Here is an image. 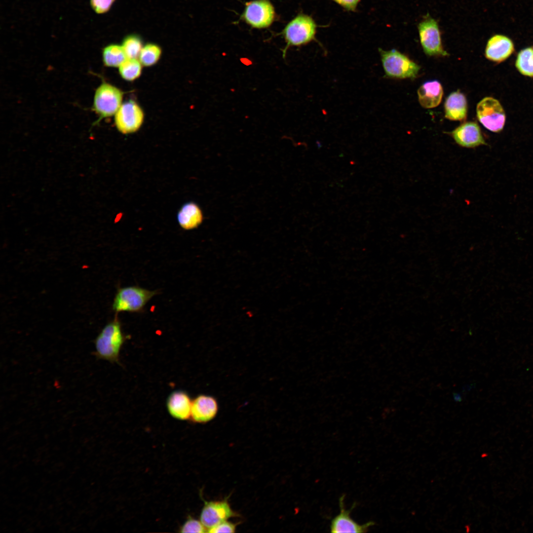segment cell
Listing matches in <instances>:
<instances>
[{
    "label": "cell",
    "mask_w": 533,
    "mask_h": 533,
    "mask_svg": "<svg viewBox=\"0 0 533 533\" xmlns=\"http://www.w3.org/2000/svg\"><path fill=\"white\" fill-rule=\"evenodd\" d=\"M514 50L512 41L508 38L500 35L491 37L486 49V57L490 60L500 62L510 56Z\"/></svg>",
    "instance_id": "cell-15"
},
{
    "label": "cell",
    "mask_w": 533,
    "mask_h": 533,
    "mask_svg": "<svg viewBox=\"0 0 533 533\" xmlns=\"http://www.w3.org/2000/svg\"><path fill=\"white\" fill-rule=\"evenodd\" d=\"M143 66L138 59L127 58L118 67L119 74L122 79L132 81L141 76Z\"/></svg>",
    "instance_id": "cell-20"
},
{
    "label": "cell",
    "mask_w": 533,
    "mask_h": 533,
    "mask_svg": "<svg viewBox=\"0 0 533 533\" xmlns=\"http://www.w3.org/2000/svg\"><path fill=\"white\" fill-rule=\"evenodd\" d=\"M161 53V48L158 45L149 43L143 46L138 59L143 66L151 67L158 62Z\"/></svg>",
    "instance_id": "cell-21"
},
{
    "label": "cell",
    "mask_w": 533,
    "mask_h": 533,
    "mask_svg": "<svg viewBox=\"0 0 533 533\" xmlns=\"http://www.w3.org/2000/svg\"><path fill=\"white\" fill-rule=\"evenodd\" d=\"M236 525L226 520L208 529L207 532L210 533H234L235 532Z\"/></svg>",
    "instance_id": "cell-26"
},
{
    "label": "cell",
    "mask_w": 533,
    "mask_h": 533,
    "mask_svg": "<svg viewBox=\"0 0 533 533\" xmlns=\"http://www.w3.org/2000/svg\"><path fill=\"white\" fill-rule=\"evenodd\" d=\"M384 76L394 79L416 78L420 66L406 55L395 49L385 50L379 48Z\"/></svg>",
    "instance_id": "cell-3"
},
{
    "label": "cell",
    "mask_w": 533,
    "mask_h": 533,
    "mask_svg": "<svg viewBox=\"0 0 533 533\" xmlns=\"http://www.w3.org/2000/svg\"><path fill=\"white\" fill-rule=\"evenodd\" d=\"M124 92L117 87L106 82L96 90L93 110L100 120L114 115L122 105Z\"/></svg>",
    "instance_id": "cell-5"
},
{
    "label": "cell",
    "mask_w": 533,
    "mask_h": 533,
    "mask_svg": "<svg viewBox=\"0 0 533 533\" xmlns=\"http://www.w3.org/2000/svg\"><path fill=\"white\" fill-rule=\"evenodd\" d=\"M218 410V403L214 397L200 394L192 400L190 419L193 422H207L215 417Z\"/></svg>",
    "instance_id": "cell-13"
},
{
    "label": "cell",
    "mask_w": 533,
    "mask_h": 533,
    "mask_svg": "<svg viewBox=\"0 0 533 533\" xmlns=\"http://www.w3.org/2000/svg\"><path fill=\"white\" fill-rule=\"evenodd\" d=\"M104 64L108 67H119L127 59L121 45L109 44L105 47L102 52Z\"/></svg>",
    "instance_id": "cell-19"
},
{
    "label": "cell",
    "mask_w": 533,
    "mask_h": 533,
    "mask_svg": "<svg viewBox=\"0 0 533 533\" xmlns=\"http://www.w3.org/2000/svg\"><path fill=\"white\" fill-rule=\"evenodd\" d=\"M318 27L314 19L306 14L300 13L292 19L281 33L286 43L283 50V58L291 46H301L312 41L319 42L316 38Z\"/></svg>",
    "instance_id": "cell-2"
},
{
    "label": "cell",
    "mask_w": 533,
    "mask_h": 533,
    "mask_svg": "<svg viewBox=\"0 0 533 533\" xmlns=\"http://www.w3.org/2000/svg\"><path fill=\"white\" fill-rule=\"evenodd\" d=\"M116 316L102 329L94 341V355L97 359L120 364L121 349L128 339Z\"/></svg>",
    "instance_id": "cell-1"
},
{
    "label": "cell",
    "mask_w": 533,
    "mask_h": 533,
    "mask_svg": "<svg viewBox=\"0 0 533 533\" xmlns=\"http://www.w3.org/2000/svg\"><path fill=\"white\" fill-rule=\"evenodd\" d=\"M344 495L339 498L340 513L334 517L331 521L330 532L333 533H362L367 532L375 523L369 521L363 524H359L352 519L350 512L353 507L346 510L344 505Z\"/></svg>",
    "instance_id": "cell-10"
},
{
    "label": "cell",
    "mask_w": 533,
    "mask_h": 533,
    "mask_svg": "<svg viewBox=\"0 0 533 533\" xmlns=\"http://www.w3.org/2000/svg\"><path fill=\"white\" fill-rule=\"evenodd\" d=\"M449 133L455 142L463 148H474L486 144L480 128L475 122L463 123Z\"/></svg>",
    "instance_id": "cell-12"
},
{
    "label": "cell",
    "mask_w": 533,
    "mask_h": 533,
    "mask_svg": "<svg viewBox=\"0 0 533 533\" xmlns=\"http://www.w3.org/2000/svg\"><path fill=\"white\" fill-rule=\"evenodd\" d=\"M177 219L182 228L190 230L197 228L201 224L203 215L199 206L190 202L185 204L181 207L178 213Z\"/></svg>",
    "instance_id": "cell-18"
},
{
    "label": "cell",
    "mask_w": 533,
    "mask_h": 533,
    "mask_svg": "<svg viewBox=\"0 0 533 533\" xmlns=\"http://www.w3.org/2000/svg\"><path fill=\"white\" fill-rule=\"evenodd\" d=\"M207 529L200 521L189 518L181 529L182 533H205Z\"/></svg>",
    "instance_id": "cell-24"
},
{
    "label": "cell",
    "mask_w": 533,
    "mask_h": 533,
    "mask_svg": "<svg viewBox=\"0 0 533 533\" xmlns=\"http://www.w3.org/2000/svg\"><path fill=\"white\" fill-rule=\"evenodd\" d=\"M144 116L141 106L135 101L129 100L123 103L115 114V126L123 134L133 133L142 126Z\"/></svg>",
    "instance_id": "cell-8"
},
{
    "label": "cell",
    "mask_w": 533,
    "mask_h": 533,
    "mask_svg": "<svg viewBox=\"0 0 533 533\" xmlns=\"http://www.w3.org/2000/svg\"><path fill=\"white\" fill-rule=\"evenodd\" d=\"M479 121L489 130L498 132L502 130L505 121L504 110L496 99L487 97L482 99L476 107Z\"/></svg>",
    "instance_id": "cell-7"
},
{
    "label": "cell",
    "mask_w": 533,
    "mask_h": 533,
    "mask_svg": "<svg viewBox=\"0 0 533 533\" xmlns=\"http://www.w3.org/2000/svg\"><path fill=\"white\" fill-rule=\"evenodd\" d=\"M467 99L464 94L459 90L453 92L445 101V117L451 120H464L467 116Z\"/></svg>",
    "instance_id": "cell-16"
},
{
    "label": "cell",
    "mask_w": 533,
    "mask_h": 533,
    "mask_svg": "<svg viewBox=\"0 0 533 533\" xmlns=\"http://www.w3.org/2000/svg\"><path fill=\"white\" fill-rule=\"evenodd\" d=\"M237 514L228 502L223 501H205L201 511L200 521L207 529H209Z\"/></svg>",
    "instance_id": "cell-11"
},
{
    "label": "cell",
    "mask_w": 533,
    "mask_h": 533,
    "mask_svg": "<svg viewBox=\"0 0 533 533\" xmlns=\"http://www.w3.org/2000/svg\"><path fill=\"white\" fill-rule=\"evenodd\" d=\"M347 11L356 12L361 0H332Z\"/></svg>",
    "instance_id": "cell-27"
},
{
    "label": "cell",
    "mask_w": 533,
    "mask_h": 533,
    "mask_svg": "<svg viewBox=\"0 0 533 533\" xmlns=\"http://www.w3.org/2000/svg\"><path fill=\"white\" fill-rule=\"evenodd\" d=\"M157 293L156 291L138 286L118 288L113 301V310L116 314L120 312H142L148 302Z\"/></svg>",
    "instance_id": "cell-4"
},
{
    "label": "cell",
    "mask_w": 533,
    "mask_h": 533,
    "mask_svg": "<svg viewBox=\"0 0 533 533\" xmlns=\"http://www.w3.org/2000/svg\"><path fill=\"white\" fill-rule=\"evenodd\" d=\"M418 30L421 45L427 55L446 56L449 55L443 47L438 25L434 19L428 14L419 23Z\"/></svg>",
    "instance_id": "cell-9"
},
{
    "label": "cell",
    "mask_w": 533,
    "mask_h": 533,
    "mask_svg": "<svg viewBox=\"0 0 533 533\" xmlns=\"http://www.w3.org/2000/svg\"><path fill=\"white\" fill-rule=\"evenodd\" d=\"M516 66L522 75L533 76V48L528 47L522 50L518 54Z\"/></svg>",
    "instance_id": "cell-22"
},
{
    "label": "cell",
    "mask_w": 533,
    "mask_h": 533,
    "mask_svg": "<svg viewBox=\"0 0 533 533\" xmlns=\"http://www.w3.org/2000/svg\"><path fill=\"white\" fill-rule=\"evenodd\" d=\"M115 0H90L93 9L98 14L108 12Z\"/></svg>",
    "instance_id": "cell-25"
},
{
    "label": "cell",
    "mask_w": 533,
    "mask_h": 533,
    "mask_svg": "<svg viewBox=\"0 0 533 533\" xmlns=\"http://www.w3.org/2000/svg\"><path fill=\"white\" fill-rule=\"evenodd\" d=\"M443 95V87L436 80L425 82L418 90L419 102L421 106L425 109L438 106L441 102Z\"/></svg>",
    "instance_id": "cell-17"
},
{
    "label": "cell",
    "mask_w": 533,
    "mask_h": 533,
    "mask_svg": "<svg viewBox=\"0 0 533 533\" xmlns=\"http://www.w3.org/2000/svg\"><path fill=\"white\" fill-rule=\"evenodd\" d=\"M192 400L186 391L174 390L167 398V410L174 419L181 420L189 419L190 417Z\"/></svg>",
    "instance_id": "cell-14"
},
{
    "label": "cell",
    "mask_w": 533,
    "mask_h": 533,
    "mask_svg": "<svg viewBox=\"0 0 533 533\" xmlns=\"http://www.w3.org/2000/svg\"><path fill=\"white\" fill-rule=\"evenodd\" d=\"M122 48L127 58L138 59L143 47L141 38L135 35L126 37L122 41Z\"/></svg>",
    "instance_id": "cell-23"
},
{
    "label": "cell",
    "mask_w": 533,
    "mask_h": 533,
    "mask_svg": "<svg viewBox=\"0 0 533 533\" xmlns=\"http://www.w3.org/2000/svg\"><path fill=\"white\" fill-rule=\"evenodd\" d=\"M274 7L269 0H254L246 2L241 19L252 28L269 27L276 19Z\"/></svg>",
    "instance_id": "cell-6"
}]
</instances>
